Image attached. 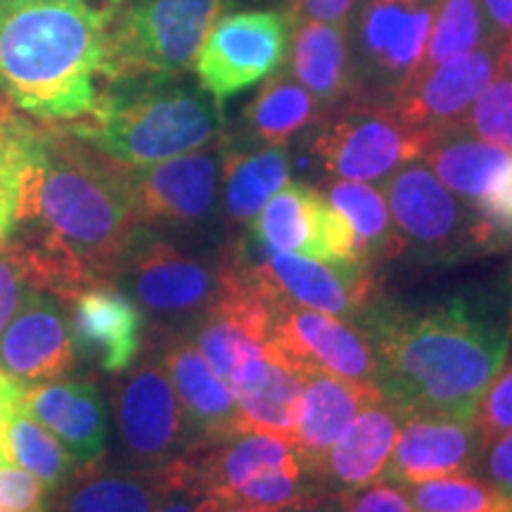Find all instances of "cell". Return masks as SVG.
Listing matches in <instances>:
<instances>
[{"instance_id": "obj_46", "label": "cell", "mask_w": 512, "mask_h": 512, "mask_svg": "<svg viewBox=\"0 0 512 512\" xmlns=\"http://www.w3.org/2000/svg\"><path fill=\"white\" fill-rule=\"evenodd\" d=\"M219 505L221 501H216V498L195 496L188 491H171L155 512H214Z\"/></svg>"}, {"instance_id": "obj_41", "label": "cell", "mask_w": 512, "mask_h": 512, "mask_svg": "<svg viewBox=\"0 0 512 512\" xmlns=\"http://www.w3.org/2000/svg\"><path fill=\"white\" fill-rule=\"evenodd\" d=\"M475 475L484 479L503 501L512 505V432L482 448L475 465Z\"/></svg>"}, {"instance_id": "obj_33", "label": "cell", "mask_w": 512, "mask_h": 512, "mask_svg": "<svg viewBox=\"0 0 512 512\" xmlns=\"http://www.w3.org/2000/svg\"><path fill=\"white\" fill-rule=\"evenodd\" d=\"M484 43L496 41H491L479 0H434L430 36L415 79L439 67L441 62L482 48Z\"/></svg>"}, {"instance_id": "obj_3", "label": "cell", "mask_w": 512, "mask_h": 512, "mask_svg": "<svg viewBox=\"0 0 512 512\" xmlns=\"http://www.w3.org/2000/svg\"><path fill=\"white\" fill-rule=\"evenodd\" d=\"M112 0H3L0 91L50 126L95 110Z\"/></svg>"}, {"instance_id": "obj_34", "label": "cell", "mask_w": 512, "mask_h": 512, "mask_svg": "<svg viewBox=\"0 0 512 512\" xmlns=\"http://www.w3.org/2000/svg\"><path fill=\"white\" fill-rule=\"evenodd\" d=\"M406 491L415 512H512V505L475 472L430 479Z\"/></svg>"}, {"instance_id": "obj_43", "label": "cell", "mask_w": 512, "mask_h": 512, "mask_svg": "<svg viewBox=\"0 0 512 512\" xmlns=\"http://www.w3.org/2000/svg\"><path fill=\"white\" fill-rule=\"evenodd\" d=\"M358 0H283V12L290 24L328 22L347 24Z\"/></svg>"}, {"instance_id": "obj_14", "label": "cell", "mask_w": 512, "mask_h": 512, "mask_svg": "<svg viewBox=\"0 0 512 512\" xmlns=\"http://www.w3.org/2000/svg\"><path fill=\"white\" fill-rule=\"evenodd\" d=\"M242 233L273 252L309 256L325 264L368 266L347 216L325 200L323 190L302 181L285 183Z\"/></svg>"}, {"instance_id": "obj_50", "label": "cell", "mask_w": 512, "mask_h": 512, "mask_svg": "<svg viewBox=\"0 0 512 512\" xmlns=\"http://www.w3.org/2000/svg\"><path fill=\"white\" fill-rule=\"evenodd\" d=\"M508 287H510V297H512V271H510V278H508Z\"/></svg>"}, {"instance_id": "obj_20", "label": "cell", "mask_w": 512, "mask_h": 512, "mask_svg": "<svg viewBox=\"0 0 512 512\" xmlns=\"http://www.w3.org/2000/svg\"><path fill=\"white\" fill-rule=\"evenodd\" d=\"M482 448L484 444L472 420L403 413L399 437L380 479L413 486L460 472H475Z\"/></svg>"}, {"instance_id": "obj_51", "label": "cell", "mask_w": 512, "mask_h": 512, "mask_svg": "<svg viewBox=\"0 0 512 512\" xmlns=\"http://www.w3.org/2000/svg\"><path fill=\"white\" fill-rule=\"evenodd\" d=\"M0 512H15V510H3V508H0Z\"/></svg>"}, {"instance_id": "obj_6", "label": "cell", "mask_w": 512, "mask_h": 512, "mask_svg": "<svg viewBox=\"0 0 512 512\" xmlns=\"http://www.w3.org/2000/svg\"><path fill=\"white\" fill-rule=\"evenodd\" d=\"M223 145L214 143L164 162L128 166V188L140 226L200 252L226 245L221 204Z\"/></svg>"}, {"instance_id": "obj_32", "label": "cell", "mask_w": 512, "mask_h": 512, "mask_svg": "<svg viewBox=\"0 0 512 512\" xmlns=\"http://www.w3.org/2000/svg\"><path fill=\"white\" fill-rule=\"evenodd\" d=\"M5 463L22 467L29 475H34L46 486L48 494H55L79 470V463L24 408V401L19 403L10 418L8 437H5Z\"/></svg>"}, {"instance_id": "obj_48", "label": "cell", "mask_w": 512, "mask_h": 512, "mask_svg": "<svg viewBox=\"0 0 512 512\" xmlns=\"http://www.w3.org/2000/svg\"><path fill=\"white\" fill-rule=\"evenodd\" d=\"M501 74L512 79V36L501 46Z\"/></svg>"}, {"instance_id": "obj_11", "label": "cell", "mask_w": 512, "mask_h": 512, "mask_svg": "<svg viewBox=\"0 0 512 512\" xmlns=\"http://www.w3.org/2000/svg\"><path fill=\"white\" fill-rule=\"evenodd\" d=\"M432 133L408 126L387 105L349 102L313 126L311 157L325 176L384 183L401 166L422 159Z\"/></svg>"}, {"instance_id": "obj_26", "label": "cell", "mask_w": 512, "mask_h": 512, "mask_svg": "<svg viewBox=\"0 0 512 512\" xmlns=\"http://www.w3.org/2000/svg\"><path fill=\"white\" fill-rule=\"evenodd\" d=\"M384 396L370 384L342 380L320 370L304 373L302 411H299L297 430H294L292 446L297 451L299 463L306 472H316L320 458L335 444V439L347 430L356 413L368 401Z\"/></svg>"}, {"instance_id": "obj_39", "label": "cell", "mask_w": 512, "mask_h": 512, "mask_svg": "<svg viewBox=\"0 0 512 512\" xmlns=\"http://www.w3.org/2000/svg\"><path fill=\"white\" fill-rule=\"evenodd\" d=\"M48 489L22 467L0 463V508L15 512H48Z\"/></svg>"}, {"instance_id": "obj_9", "label": "cell", "mask_w": 512, "mask_h": 512, "mask_svg": "<svg viewBox=\"0 0 512 512\" xmlns=\"http://www.w3.org/2000/svg\"><path fill=\"white\" fill-rule=\"evenodd\" d=\"M432 12L434 0H358L347 22L354 102L389 107L415 79Z\"/></svg>"}, {"instance_id": "obj_25", "label": "cell", "mask_w": 512, "mask_h": 512, "mask_svg": "<svg viewBox=\"0 0 512 512\" xmlns=\"http://www.w3.org/2000/svg\"><path fill=\"white\" fill-rule=\"evenodd\" d=\"M287 72L318 100L325 114L354 102V64L347 24H292Z\"/></svg>"}, {"instance_id": "obj_38", "label": "cell", "mask_w": 512, "mask_h": 512, "mask_svg": "<svg viewBox=\"0 0 512 512\" xmlns=\"http://www.w3.org/2000/svg\"><path fill=\"white\" fill-rule=\"evenodd\" d=\"M484 223L491 254L512 247V157L494 188L472 204Z\"/></svg>"}, {"instance_id": "obj_23", "label": "cell", "mask_w": 512, "mask_h": 512, "mask_svg": "<svg viewBox=\"0 0 512 512\" xmlns=\"http://www.w3.org/2000/svg\"><path fill=\"white\" fill-rule=\"evenodd\" d=\"M24 408L41 422L79 465L107 453V406L100 389L79 377L41 382L24 392Z\"/></svg>"}, {"instance_id": "obj_37", "label": "cell", "mask_w": 512, "mask_h": 512, "mask_svg": "<svg viewBox=\"0 0 512 512\" xmlns=\"http://www.w3.org/2000/svg\"><path fill=\"white\" fill-rule=\"evenodd\" d=\"M472 422H475L484 446L512 432V344L501 370L489 382V387L484 389Z\"/></svg>"}, {"instance_id": "obj_7", "label": "cell", "mask_w": 512, "mask_h": 512, "mask_svg": "<svg viewBox=\"0 0 512 512\" xmlns=\"http://www.w3.org/2000/svg\"><path fill=\"white\" fill-rule=\"evenodd\" d=\"M235 0H112L102 83L188 72Z\"/></svg>"}, {"instance_id": "obj_15", "label": "cell", "mask_w": 512, "mask_h": 512, "mask_svg": "<svg viewBox=\"0 0 512 512\" xmlns=\"http://www.w3.org/2000/svg\"><path fill=\"white\" fill-rule=\"evenodd\" d=\"M271 344L297 368L377 387V361L368 337L351 320L304 309L273 294Z\"/></svg>"}, {"instance_id": "obj_4", "label": "cell", "mask_w": 512, "mask_h": 512, "mask_svg": "<svg viewBox=\"0 0 512 512\" xmlns=\"http://www.w3.org/2000/svg\"><path fill=\"white\" fill-rule=\"evenodd\" d=\"M223 126V105L176 74L102 83L95 110L62 128L114 162L145 166L214 143Z\"/></svg>"}, {"instance_id": "obj_1", "label": "cell", "mask_w": 512, "mask_h": 512, "mask_svg": "<svg viewBox=\"0 0 512 512\" xmlns=\"http://www.w3.org/2000/svg\"><path fill=\"white\" fill-rule=\"evenodd\" d=\"M354 323L377 361V389L401 413L472 420L512 344L505 285H475L427 299L377 294Z\"/></svg>"}, {"instance_id": "obj_44", "label": "cell", "mask_w": 512, "mask_h": 512, "mask_svg": "<svg viewBox=\"0 0 512 512\" xmlns=\"http://www.w3.org/2000/svg\"><path fill=\"white\" fill-rule=\"evenodd\" d=\"M24 392H27V384L0 370V463H5V437H8L10 418L24 401Z\"/></svg>"}, {"instance_id": "obj_17", "label": "cell", "mask_w": 512, "mask_h": 512, "mask_svg": "<svg viewBox=\"0 0 512 512\" xmlns=\"http://www.w3.org/2000/svg\"><path fill=\"white\" fill-rule=\"evenodd\" d=\"M501 46L484 43L472 53L441 62L408 83L389 107L408 126L427 133L463 124L472 102L501 74Z\"/></svg>"}, {"instance_id": "obj_42", "label": "cell", "mask_w": 512, "mask_h": 512, "mask_svg": "<svg viewBox=\"0 0 512 512\" xmlns=\"http://www.w3.org/2000/svg\"><path fill=\"white\" fill-rule=\"evenodd\" d=\"M342 498L344 512H415L406 486L384 482V479H377Z\"/></svg>"}, {"instance_id": "obj_29", "label": "cell", "mask_w": 512, "mask_h": 512, "mask_svg": "<svg viewBox=\"0 0 512 512\" xmlns=\"http://www.w3.org/2000/svg\"><path fill=\"white\" fill-rule=\"evenodd\" d=\"M323 117L318 100L287 69H278L242 110L238 131L226 133V138L242 147L287 145Z\"/></svg>"}, {"instance_id": "obj_8", "label": "cell", "mask_w": 512, "mask_h": 512, "mask_svg": "<svg viewBox=\"0 0 512 512\" xmlns=\"http://www.w3.org/2000/svg\"><path fill=\"white\" fill-rule=\"evenodd\" d=\"M382 185L401 256L420 266H453L491 254L475 207L458 200L420 159L396 169Z\"/></svg>"}, {"instance_id": "obj_16", "label": "cell", "mask_w": 512, "mask_h": 512, "mask_svg": "<svg viewBox=\"0 0 512 512\" xmlns=\"http://www.w3.org/2000/svg\"><path fill=\"white\" fill-rule=\"evenodd\" d=\"M297 463V451L287 439L242 430L221 439L192 444L185 456L164 467L162 475L171 491H188L226 503L252 479Z\"/></svg>"}, {"instance_id": "obj_18", "label": "cell", "mask_w": 512, "mask_h": 512, "mask_svg": "<svg viewBox=\"0 0 512 512\" xmlns=\"http://www.w3.org/2000/svg\"><path fill=\"white\" fill-rule=\"evenodd\" d=\"M64 304L76 356L102 373H124L143 354L145 313L114 283L83 287Z\"/></svg>"}, {"instance_id": "obj_12", "label": "cell", "mask_w": 512, "mask_h": 512, "mask_svg": "<svg viewBox=\"0 0 512 512\" xmlns=\"http://www.w3.org/2000/svg\"><path fill=\"white\" fill-rule=\"evenodd\" d=\"M228 245L240 266L268 292L304 309L354 323L358 313L382 292L377 287L375 268L370 266L325 264L309 256L273 252L256 245L245 233L230 235Z\"/></svg>"}, {"instance_id": "obj_10", "label": "cell", "mask_w": 512, "mask_h": 512, "mask_svg": "<svg viewBox=\"0 0 512 512\" xmlns=\"http://www.w3.org/2000/svg\"><path fill=\"white\" fill-rule=\"evenodd\" d=\"M112 413L117 465L128 470L162 472L195 444L174 384L152 347L117 375Z\"/></svg>"}, {"instance_id": "obj_40", "label": "cell", "mask_w": 512, "mask_h": 512, "mask_svg": "<svg viewBox=\"0 0 512 512\" xmlns=\"http://www.w3.org/2000/svg\"><path fill=\"white\" fill-rule=\"evenodd\" d=\"M29 290L31 285L17 249L12 247V242H5L0 245V335L8 328Z\"/></svg>"}, {"instance_id": "obj_5", "label": "cell", "mask_w": 512, "mask_h": 512, "mask_svg": "<svg viewBox=\"0 0 512 512\" xmlns=\"http://www.w3.org/2000/svg\"><path fill=\"white\" fill-rule=\"evenodd\" d=\"M233 278L228 242L216 252H200L138 226L112 283L152 318V330L185 332L219 302Z\"/></svg>"}, {"instance_id": "obj_53", "label": "cell", "mask_w": 512, "mask_h": 512, "mask_svg": "<svg viewBox=\"0 0 512 512\" xmlns=\"http://www.w3.org/2000/svg\"><path fill=\"white\" fill-rule=\"evenodd\" d=\"M0 3H3V0H0Z\"/></svg>"}, {"instance_id": "obj_31", "label": "cell", "mask_w": 512, "mask_h": 512, "mask_svg": "<svg viewBox=\"0 0 512 512\" xmlns=\"http://www.w3.org/2000/svg\"><path fill=\"white\" fill-rule=\"evenodd\" d=\"M323 195L354 228L363 261L368 266L401 259V240L396 235L387 197L370 183L332 178L323 185Z\"/></svg>"}, {"instance_id": "obj_22", "label": "cell", "mask_w": 512, "mask_h": 512, "mask_svg": "<svg viewBox=\"0 0 512 512\" xmlns=\"http://www.w3.org/2000/svg\"><path fill=\"white\" fill-rule=\"evenodd\" d=\"M403 413L387 396L368 401L335 439L313 472L328 494L347 496L382 477Z\"/></svg>"}, {"instance_id": "obj_35", "label": "cell", "mask_w": 512, "mask_h": 512, "mask_svg": "<svg viewBox=\"0 0 512 512\" xmlns=\"http://www.w3.org/2000/svg\"><path fill=\"white\" fill-rule=\"evenodd\" d=\"M325 494L328 491L320 486L318 479L311 472H306L302 463H297L252 479V482L240 486L226 503L247 505V508L266 512H285L316 501Z\"/></svg>"}, {"instance_id": "obj_36", "label": "cell", "mask_w": 512, "mask_h": 512, "mask_svg": "<svg viewBox=\"0 0 512 512\" xmlns=\"http://www.w3.org/2000/svg\"><path fill=\"white\" fill-rule=\"evenodd\" d=\"M463 126L479 138L512 152V79L498 74L472 102Z\"/></svg>"}, {"instance_id": "obj_13", "label": "cell", "mask_w": 512, "mask_h": 512, "mask_svg": "<svg viewBox=\"0 0 512 512\" xmlns=\"http://www.w3.org/2000/svg\"><path fill=\"white\" fill-rule=\"evenodd\" d=\"M292 24L283 10H245L221 15L195 57L197 83L223 105L278 72L290 50Z\"/></svg>"}, {"instance_id": "obj_27", "label": "cell", "mask_w": 512, "mask_h": 512, "mask_svg": "<svg viewBox=\"0 0 512 512\" xmlns=\"http://www.w3.org/2000/svg\"><path fill=\"white\" fill-rule=\"evenodd\" d=\"M171 494L162 472L128 470L105 460L79 470L48 501V512H155Z\"/></svg>"}, {"instance_id": "obj_28", "label": "cell", "mask_w": 512, "mask_h": 512, "mask_svg": "<svg viewBox=\"0 0 512 512\" xmlns=\"http://www.w3.org/2000/svg\"><path fill=\"white\" fill-rule=\"evenodd\" d=\"M221 145V204L226 233L230 235L233 228H245L275 192L290 183L292 155L287 145H235L226 133H221Z\"/></svg>"}, {"instance_id": "obj_52", "label": "cell", "mask_w": 512, "mask_h": 512, "mask_svg": "<svg viewBox=\"0 0 512 512\" xmlns=\"http://www.w3.org/2000/svg\"><path fill=\"white\" fill-rule=\"evenodd\" d=\"M5 98V95H3V91H0V100H3Z\"/></svg>"}, {"instance_id": "obj_45", "label": "cell", "mask_w": 512, "mask_h": 512, "mask_svg": "<svg viewBox=\"0 0 512 512\" xmlns=\"http://www.w3.org/2000/svg\"><path fill=\"white\" fill-rule=\"evenodd\" d=\"M479 3H482L486 24H489L491 41H508L512 36V0H479Z\"/></svg>"}, {"instance_id": "obj_21", "label": "cell", "mask_w": 512, "mask_h": 512, "mask_svg": "<svg viewBox=\"0 0 512 512\" xmlns=\"http://www.w3.org/2000/svg\"><path fill=\"white\" fill-rule=\"evenodd\" d=\"M150 347L174 384L195 444L245 430L228 382L214 373L185 332L152 330Z\"/></svg>"}, {"instance_id": "obj_2", "label": "cell", "mask_w": 512, "mask_h": 512, "mask_svg": "<svg viewBox=\"0 0 512 512\" xmlns=\"http://www.w3.org/2000/svg\"><path fill=\"white\" fill-rule=\"evenodd\" d=\"M138 226L126 164L48 124L34 202L10 240L29 285L67 302L112 283Z\"/></svg>"}, {"instance_id": "obj_24", "label": "cell", "mask_w": 512, "mask_h": 512, "mask_svg": "<svg viewBox=\"0 0 512 512\" xmlns=\"http://www.w3.org/2000/svg\"><path fill=\"white\" fill-rule=\"evenodd\" d=\"M228 387L245 430L275 434L292 444L302 411V368L271 344L261 356L240 363L228 377Z\"/></svg>"}, {"instance_id": "obj_30", "label": "cell", "mask_w": 512, "mask_h": 512, "mask_svg": "<svg viewBox=\"0 0 512 512\" xmlns=\"http://www.w3.org/2000/svg\"><path fill=\"white\" fill-rule=\"evenodd\" d=\"M425 164L453 195L475 204L494 188L510 164L508 150L475 136L463 124L432 133Z\"/></svg>"}, {"instance_id": "obj_19", "label": "cell", "mask_w": 512, "mask_h": 512, "mask_svg": "<svg viewBox=\"0 0 512 512\" xmlns=\"http://www.w3.org/2000/svg\"><path fill=\"white\" fill-rule=\"evenodd\" d=\"M67 309L55 294L31 290L0 335V370L22 384L67 377L76 366Z\"/></svg>"}, {"instance_id": "obj_47", "label": "cell", "mask_w": 512, "mask_h": 512, "mask_svg": "<svg viewBox=\"0 0 512 512\" xmlns=\"http://www.w3.org/2000/svg\"><path fill=\"white\" fill-rule=\"evenodd\" d=\"M285 512H344V498L337 494H325L316 498V501L299 505V508H292Z\"/></svg>"}, {"instance_id": "obj_49", "label": "cell", "mask_w": 512, "mask_h": 512, "mask_svg": "<svg viewBox=\"0 0 512 512\" xmlns=\"http://www.w3.org/2000/svg\"><path fill=\"white\" fill-rule=\"evenodd\" d=\"M214 512H266V510H256V508H247V505H233V503H221Z\"/></svg>"}]
</instances>
